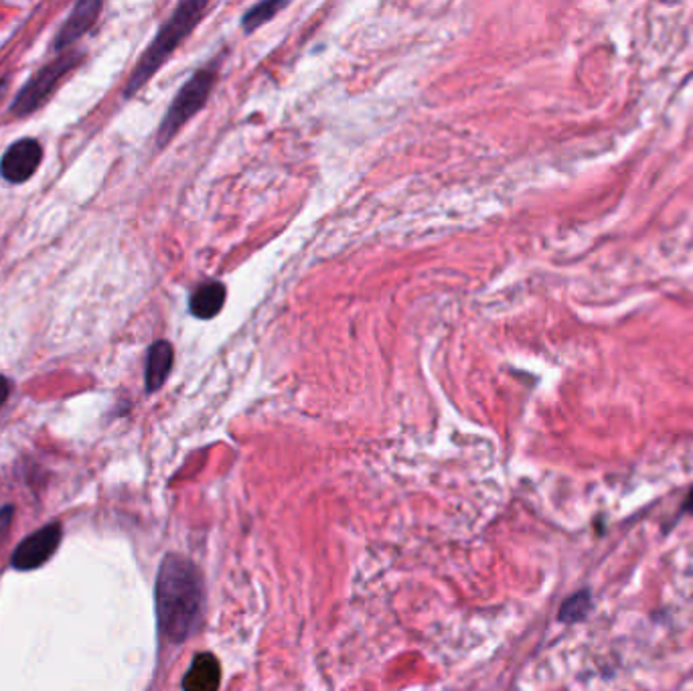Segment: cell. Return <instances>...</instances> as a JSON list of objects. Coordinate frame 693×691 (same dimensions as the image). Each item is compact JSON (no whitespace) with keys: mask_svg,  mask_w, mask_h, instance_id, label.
<instances>
[{"mask_svg":"<svg viewBox=\"0 0 693 691\" xmlns=\"http://www.w3.org/2000/svg\"><path fill=\"white\" fill-rule=\"evenodd\" d=\"M213 83H216V68H204L199 69L189 82L178 90L171 108L164 114L163 123L159 126L157 145L161 149L166 147V142L173 140V136L177 135L183 124L189 123L190 118L204 108Z\"/></svg>","mask_w":693,"mask_h":691,"instance_id":"obj_3","label":"cell"},{"mask_svg":"<svg viewBox=\"0 0 693 691\" xmlns=\"http://www.w3.org/2000/svg\"><path fill=\"white\" fill-rule=\"evenodd\" d=\"M590 607H592V602H590L588 590H580V592L571 595V597L562 604L557 619L566 624L578 623V621H582L586 614L590 612Z\"/></svg>","mask_w":693,"mask_h":691,"instance_id":"obj_12","label":"cell"},{"mask_svg":"<svg viewBox=\"0 0 693 691\" xmlns=\"http://www.w3.org/2000/svg\"><path fill=\"white\" fill-rule=\"evenodd\" d=\"M100 11H102V2H97V0L78 2L73 7V11L69 13L68 21L63 23V27L59 28V33L55 37V51L66 54L73 43L82 39L83 35L94 27Z\"/></svg>","mask_w":693,"mask_h":691,"instance_id":"obj_7","label":"cell"},{"mask_svg":"<svg viewBox=\"0 0 693 691\" xmlns=\"http://www.w3.org/2000/svg\"><path fill=\"white\" fill-rule=\"evenodd\" d=\"M82 61L83 54L80 51H66V54L59 55L55 61L39 69L14 97L11 108H9L11 114L16 118H25L35 110L42 108L43 104L49 100V95L54 94L61 78L68 76L71 69L78 68Z\"/></svg>","mask_w":693,"mask_h":691,"instance_id":"obj_4","label":"cell"},{"mask_svg":"<svg viewBox=\"0 0 693 691\" xmlns=\"http://www.w3.org/2000/svg\"><path fill=\"white\" fill-rule=\"evenodd\" d=\"M285 7L286 2H280V0H264V2H258V4H254V7L244 14L242 27H244L245 33H254L256 28L262 27L266 21H270L274 14L278 13V11H282Z\"/></svg>","mask_w":693,"mask_h":691,"instance_id":"obj_11","label":"cell"},{"mask_svg":"<svg viewBox=\"0 0 693 691\" xmlns=\"http://www.w3.org/2000/svg\"><path fill=\"white\" fill-rule=\"evenodd\" d=\"M7 90H9V82H7L4 78H0V100L4 97V94H7Z\"/></svg>","mask_w":693,"mask_h":691,"instance_id":"obj_15","label":"cell"},{"mask_svg":"<svg viewBox=\"0 0 693 691\" xmlns=\"http://www.w3.org/2000/svg\"><path fill=\"white\" fill-rule=\"evenodd\" d=\"M685 511L693 514V488L692 493H690V497H688V502H685Z\"/></svg>","mask_w":693,"mask_h":691,"instance_id":"obj_16","label":"cell"},{"mask_svg":"<svg viewBox=\"0 0 693 691\" xmlns=\"http://www.w3.org/2000/svg\"><path fill=\"white\" fill-rule=\"evenodd\" d=\"M14 509L11 505H7V507H2L0 509V535L9 529L11 526V521H13Z\"/></svg>","mask_w":693,"mask_h":691,"instance_id":"obj_13","label":"cell"},{"mask_svg":"<svg viewBox=\"0 0 693 691\" xmlns=\"http://www.w3.org/2000/svg\"><path fill=\"white\" fill-rule=\"evenodd\" d=\"M157 621L171 643H183L197 631L205 604L204 576L189 557L164 556L157 576Z\"/></svg>","mask_w":693,"mask_h":691,"instance_id":"obj_1","label":"cell"},{"mask_svg":"<svg viewBox=\"0 0 693 691\" xmlns=\"http://www.w3.org/2000/svg\"><path fill=\"white\" fill-rule=\"evenodd\" d=\"M221 673H219V661L211 653H199L195 655L189 671L183 679V690L185 691H218Z\"/></svg>","mask_w":693,"mask_h":691,"instance_id":"obj_8","label":"cell"},{"mask_svg":"<svg viewBox=\"0 0 693 691\" xmlns=\"http://www.w3.org/2000/svg\"><path fill=\"white\" fill-rule=\"evenodd\" d=\"M42 161V142L35 138H21L2 154L0 176L13 185H23L37 173Z\"/></svg>","mask_w":693,"mask_h":691,"instance_id":"obj_5","label":"cell"},{"mask_svg":"<svg viewBox=\"0 0 693 691\" xmlns=\"http://www.w3.org/2000/svg\"><path fill=\"white\" fill-rule=\"evenodd\" d=\"M59 542H61V528L57 523L45 526L39 531L31 533L14 550L13 568L21 572L39 568L45 562L51 560L59 548Z\"/></svg>","mask_w":693,"mask_h":691,"instance_id":"obj_6","label":"cell"},{"mask_svg":"<svg viewBox=\"0 0 693 691\" xmlns=\"http://www.w3.org/2000/svg\"><path fill=\"white\" fill-rule=\"evenodd\" d=\"M9 393H11V381L0 376V407L4 406V402L9 400Z\"/></svg>","mask_w":693,"mask_h":691,"instance_id":"obj_14","label":"cell"},{"mask_svg":"<svg viewBox=\"0 0 693 691\" xmlns=\"http://www.w3.org/2000/svg\"><path fill=\"white\" fill-rule=\"evenodd\" d=\"M173 361H175V349L169 341H157L150 345L149 357H147V376H145L147 392H159L163 388L164 381L173 369Z\"/></svg>","mask_w":693,"mask_h":691,"instance_id":"obj_9","label":"cell"},{"mask_svg":"<svg viewBox=\"0 0 693 691\" xmlns=\"http://www.w3.org/2000/svg\"><path fill=\"white\" fill-rule=\"evenodd\" d=\"M205 9L207 2L201 0H187L178 4L175 13L171 14V19L157 33L154 42L150 43L149 49L138 59L137 68L130 73L124 88V97H132L159 69L163 68L164 61L177 49L181 42L199 25Z\"/></svg>","mask_w":693,"mask_h":691,"instance_id":"obj_2","label":"cell"},{"mask_svg":"<svg viewBox=\"0 0 693 691\" xmlns=\"http://www.w3.org/2000/svg\"><path fill=\"white\" fill-rule=\"evenodd\" d=\"M226 286L218 280H209L205 285L195 288V292L190 295L189 311L193 316L209 321L213 316H218L219 311L226 304Z\"/></svg>","mask_w":693,"mask_h":691,"instance_id":"obj_10","label":"cell"}]
</instances>
